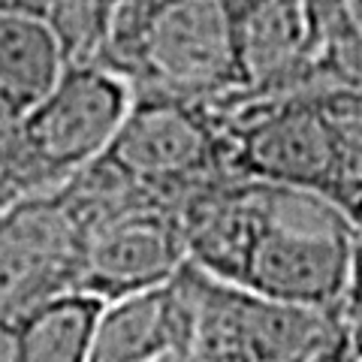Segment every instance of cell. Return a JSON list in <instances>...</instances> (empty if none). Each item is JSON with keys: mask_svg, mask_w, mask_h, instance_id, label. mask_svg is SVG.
<instances>
[{"mask_svg": "<svg viewBox=\"0 0 362 362\" xmlns=\"http://www.w3.org/2000/svg\"><path fill=\"white\" fill-rule=\"evenodd\" d=\"M242 88L230 103L317 88V28L308 0H239L235 4Z\"/></svg>", "mask_w": 362, "mask_h": 362, "instance_id": "obj_8", "label": "cell"}, {"mask_svg": "<svg viewBox=\"0 0 362 362\" xmlns=\"http://www.w3.org/2000/svg\"><path fill=\"white\" fill-rule=\"evenodd\" d=\"M13 356H16L13 323H0V362H13Z\"/></svg>", "mask_w": 362, "mask_h": 362, "instance_id": "obj_15", "label": "cell"}, {"mask_svg": "<svg viewBox=\"0 0 362 362\" xmlns=\"http://www.w3.org/2000/svg\"><path fill=\"white\" fill-rule=\"evenodd\" d=\"M338 317H341V323L347 326V332L354 335V341L362 354V223L356 226V239H354V251H350L347 284H344Z\"/></svg>", "mask_w": 362, "mask_h": 362, "instance_id": "obj_12", "label": "cell"}, {"mask_svg": "<svg viewBox=\"0 0 362 362\" xmlns=\"http://www.w3.org/2000/svg\"><path fill=\"white\" fill-rule=\"evenodd\" d=\"M239 0H121L112 9L97 64L133 90L230 100L242 88Z\"/></svg>", "mask_w": 362, "mask_h": 362, "instance_id": "obj_2", "label": "cell"}, {"mask_svg": "<svg viewBox=\"0 0 362 362\" xmlns=\"http://www.w3.org/2000/svg\"><path fill=\"white\" fill-rule=\"evenodd\" d=\"M154 362H199V359L194 356V350H173V354H166Z\"/></svg>", "mask_w": 362, "mask_h": 362, "instance_id": "obj_16", "label": "cell"}, {"mask_svg": "<svg viewBox=\"0 0 362 362\" xmlns=\"http://www.w3.org/2000/svg\"><path fill=\"white\" fill-rule=\"evenodd\" d=\"M100 305L103 302L88 293H66L21 317L13 323V362H88Z\"/></svg>", "mask_w": 362, "mask_h": 362, "instance_id": "obj_10", "label": "cell"}, {"mask_svg": "<svg viewBox=\"0 0 362 362\" xmlns=\"http://www.w3.org/2000/svg\"><path fill=\"white\" fill-rule=\"evenodd\" d=\"M88 4H90V6H97L103 16H112V9H115L121 0H88Z\"/></svg>", "mask_w": 362, "mask_h": 362, "instance_id": "obj_17", "label": "cell"}, {"mask_svg": "<svg viewBox=\"0 0 362 362\" xmlns=\"http://www.w3.org/2000/svg\"><path fill=\"white\" fill-rule=\"evenodd\" d=\"M85 230L66 185L0 209V323H18L52 299L76 293Z\"/></svg>", "mask_w": 362, "mask_h": 362, "instance_id": "obj_6", "label": "cell"}, {"mask_svg": "<svg viewBox=\"0 0 362 362\" xmlns=\"http://www.w3.org/2000/svg\"><path fill=\"white\" fill-rule=\"evenodd\" d=\"M302 362H362V354L354 341V335L347 332V326L338 317L335 326L326 332V338Z\"/></svg>", "mask_w": 362, "mask_h": 362, "instance_id": "obj_13", "label": "cell"}, {"mask_svg": "<svg viewBox=\"0 0 362 362\" xmlns=\"http://www.w3.org/2000/svg\"><path fill=\"white\" fill-rule=\"evenodd\" d=\"M133 88L97 61H76L21 115L30 169L42 190L61 187L103 157L130 109Z\"/></svg>", "mask_w": 362, "mask_h": 362, "instance_id": "obj_5", "label": "cell"}, {"mask_svg": "<svg viewBox=\"0 0 362 362\" xmlns=\"http://www.w3.org/2000/svg\"><path fill=\"white\" fill-rule=\"evenodd\" d=\"M308 9L314 16V28H317V40L323 37V30L332 25V21L338 18L347 9V0H308ZM320 49V45H317Z\"/></svg>", "mask_w": 362, "mask_h": 362, "instance_id": "obj_14", "label": "cell"}, {"mask_svg": "<svg viewBox=\"0 0 362 362\" xmlns=\"http://www.w3.org/2000/svg\"><path fill=\"white\" fill-rule=\"evenodd\" d=\"M169 206L206 181L235 175L221 100L133 90L130 109L100 157Z\"/></svg>", "mask_w": 362, "mask_h": 362, "instance_id": "obj_3", "label": "cell"}, {"mask_svg": "<svg viewBox=\"0 0 362 362\" xmlns=\"http://www.w3.org/2000/svg\"><path fill=\"white\" fill-rule=\"evenodd\" d=\"M326 112L335 154L332 202L350 221L362 223V90L326 88Z\"/></svg>", "mask_w": 362, "mask_h": 362, "instance_id": "obj_11", "label": "cell"}, {"mask_svg": "<svg viewBox=\"0 0 362 362\" xmlns=\"http://www.w3.org/2000/svg\"><path fill=\"white\" fill-rule=\"evenodd\" d=\"M223 118L235 175L308 190L332 202L335 154L326 88L223 103Z\"/></svg>", "mask_w": 362, "mask_h": 362, "instance_id": "obj_4", "label": "cell"}, {"mask_svg": "<svg viewBox=\"0 0 362 362\" xmlns=\"http://www.w3.org/2000/svg\"><path fill=\"white\" fill-rule=\"evenodd\" d=\"M173 209L187 259L202 272L269 299L341 311L359 223L329 199L221 175L187 190Z\"/></svg>", "mask_w": 362, "mask_h": 362, "instance_id": "obj_1", "label": "cell"}, {"mask_svg": "<svg viewBox=\"0 0 362 362\" xmlns=\"http://www.w3.org/2000/svg\"><path fill=\"white\" fill-rule=\"evenodd\" d=\"M347 6H350V16H354V21L362 28V0H347Z\"/></svg>", "mask_w": 362, "mask_h": 362, "instance_id": "obj_18", "label": "cell"}, {"mask_svg": "<svg viewBox=\"0 0 362 362\" xmlns=\"http://www.w3.org/2000/svg\"><path fill=\"white\" fill-rule=\"evenodd\" d=\"M335 320L338 314L259 296L197 266L190 350L199 362H302Z\"/></svg>", "mask_w": 362, "mask_h": 362, "instance_id": "obj_7", "label": "cell"}, {"mask_svg": "<svg viewBox=\"0 0 362 362\" xmlns=\"http://www.w3.org/2000/svg\"><path fill=\"white\" fill-rule=\"evenodd\" d=\"M197 323V266H181L169 281L100 305L88 362H154L190 350Z\"/></svg>", "mask_w": 362, "mask_h": 362, "instance_id": "obj_9", "label": "cell"}]
</instances>
